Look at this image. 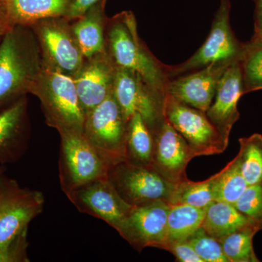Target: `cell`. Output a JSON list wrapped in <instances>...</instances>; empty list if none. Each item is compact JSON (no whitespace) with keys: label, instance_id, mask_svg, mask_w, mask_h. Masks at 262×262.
Instances as JSON below:
<instances>
[{"label":"cell","instance_id":"1","mask_svg":"<svg viewBox=\"0 0 262 262\" xmlns=\"http://www.w3.org/2000/svg\"><path fill=\"white\" fill-rule=\"evenodd\" d=\"M105 42L116 67L136 72L157 94L166 96L170 81L166 65L155 58L141 40L133 12L122 11L108 18Z\"/></svg>","mask_w":262,"mask_h":262},{"label":"cell","instance_id":"2","mask_svg":"<svg viewBox=\"0 0 262 262\" xmlns=\"http://www.w3.org/2000/svg\"><path fill=\"white\" fill-rule=\"evenodd\" d=\"M42 67L32 29L12 27L0 41V106L30 94Z\"/></svg>","mask_w":262,"mask_h":262},{"label":"cell","instance_id":"3","mask_svg":"<svg viewBox=\"0 0 262 262\" xmlns=\"http://www.w3.org/2000/svg\"><path fill=\"white\" fill-rule=\"evenodd\" d=\"M41 103L46 123L58 133L83 131L85 120L73 77L43 66L31 90Z\"/></svg>","mask_w":262,"mask_h":262},{"label":"cell","instance_id":"4","mask_svg":"<svg viewBox=\"0 0 262 262\" xmlns=\"http://www.w3.org/2000/svg\"><path fill=\"white\" fill-rule=\"evenodd\" d=\"M128 122L113 93L85 115L84 135L110 168L127 160Z\"/></svg>","mask_w":262,"mask_h":262},{"label":"cell","instance_id":"5","mask_svg":"<svg viewBox=\"0 0 262 262\" xmlns=\"http://www.w3.org/2000/svg\"><path fill=\"white\" fill-rule=\"evenodd\" d=\"M58 162L62 190L66 194L77 188L107 177L110 165L84 136L83 131H63Z\"/></svg>","mask_w":262,"mask_h":262},{"label":"cell","instance_id":"6","mask_svg":"<svg viewBox=\"0 0 262 262\" xmlns=\"http://www.w3.org/2000/svg\"><path fill=\"white\" fill-rule=\"evenodd\" d=\"M29 27L37 38L43 66L75 77L85 58L76 39L70 19L52 17L42 19Z\"/></svg>","mask_w":262,"mask_h":262},{"label":"cell","instance_id":"7","mask_svg":"<svg viewBox=\"0 0 262 262\" xmlns=\"http://www.w3.org/2000/svg\"><path fill=\"white\" fill-rule=\"evenodd\" d=\"M42 192L21 188L13 180L0 177V248H8L27 234L29 225L42 213Z\"/></svg>","mask_w":262,"mask_h":262},{"label":"cell","instance_id":"8","mask_svg":"<svg viewBox=\"0 0 262 262\" xmlns=\"http://www.w3.org/2000/svg\"><path fill=\"white\" fill-rule=\"evenodd\" d=\"M230 10V0H220L211 31L203 46L187 61L179 65L166 66L170 80L191 71L201 70L213 62L241 59L244 43L237 40L231 28Z\"/></svg>","mask_w":262,"mask_h":262},{"label":"cell","instance_id":"9","mask_svg":"<svg viewBox=\"0 0 262 262\" xmlns=\"http://www.w3.org/2000/svg\"><path fill=\"white\" fill-rule=\"evenodd\" d=\"M107 178L122 199L132 206L157 201L169 203L176 187L151 167L127 160L113 165Z\"/></svg>","mask_w":262,"mask_h":262},{"label":"cell","instance_id":"10","mask_svg":"<svg viewBox=\"0 0 262 262\" xmlns=\"http://www.w3.org/2000/svg\"><path fill=\"white\" fill-rule=\"evenodd\" d=\"M163 113L196 157L221 154L227 149L229 143L224 140L205 112L167 94L163 100Z\"/></svg>","mask_w":262,"mask_h":262},{"label":"cell","instance_id":"11","mask_svg":"<svg viewBox=\"0 0 262 262\" xmlns=\"http://www.w3.org/2000/svg\"><path fill=\"white\" fill-rule=\"evenodd\" d=\"M154 149L151 167L173 184L187 179V168L195 154L164 117L151 129Z\"/></svg>","mask_w":262,"mask_h":262},{"label":"cell","instance_id":"12","mask_svg":"<svg viewBox=\"0 0 262 262\" xmlns=\"http://www.w3.org/2000/svg\"><path fill=\"white\" fill-rule=\"evenodd\" d=\"M113 93L127 120L140 114L151 130L163 117L165 97L157 94L133 71L117 67Z\"/></svg>","mask_w":262,"mask_h":262},{"label":"cell","instance_id":"13","mask_svg":"<svg viewBox=\"0 0 262 262\" xmlns=\"http://www.w3.org/2000/svg\"><path fill=\"white\" fill-rule=\"evenodd\" d=\"M77 209L117 230L133 207L124 201L107 177L87 183L66 194Z\"/></svg>","mask_w":262,"mask_h":262},{"label":"cell","instance_id":"14","mask_svg":"<svg viewBox=\"0 0 262 262\" xmlns=\"http://www.w3.org/2000/svg\"><path fill=\"white\" fill-rule=\"evenodd\" d=\"M169 208L165 201L134 206L117 232L139 251L146 247L162 249L166 241Z\"/></svg>","mask_w":262,"mask_h":262},{"label":"cell","instance_id":"15","mask_svg":"<svg viewBox=\"0 0 262 262\" xmlns=\"http://www.w3.org/2000/svg\"><path fill=\"white\" fill-rule=\"evenodd\" d=\"M116 71V66L106 51L86 58L73 77L84 115L113 94Z\"/></svg>","mask_w":262,"mask_h":262},{"label":"cell","instance_id":"16","mask_svg":"<svg viewBox=\"0 0 262 262\" xmlns=\"http://www.w3.org/2000/svg\"><path fill=\"white\" fill-rule=\"evenodd\" d=\"M236 61L213 62L198 72L172 79L169 82L167 94L206 113L214 98L221 78L229 66Z\"/></svg>","mask_w":262,"mask_h":262},{"label":"cell","instance_id":"17","mask_svg":"<svg viewBox=\"0 0 262 262\" xmlns=\"http://www.w3.org/2000/svg\"><path fill=\"white\" fill-rule=\"evenodd\" d=\"M244 95L241 60L234 61L225 71L217 86L215 101L206 115L224 140L229 143L232 127L238 120L237 103Z\"/></svg>","mask_w":262,"mask_h":262},{"label":"cell","instance_id":"18","mask_svg":"<svg viewBox=\"0 0 262 262\" xmlns=\"http://www.w3.org/2000/svg\"><path fill=\"white\" fill-rule=\"evenodd\" d=\"M106 2H100L79 18L71 20L85 59L106 51L105 32L108 18L106 14Z\"/></svg>","mask_w":262,"mask_h":262},{"label":"cell","instance_id":"19","mask_svg":"<svg viewBox=\"0 0 262 262\" xmlns=\"http://www.w3.org/2000/svg\"><path fill=\"white\" fill-rule=\"evenodd\" d=\"M27 116L26 96L0 113V162L10 161L23 149Z\"/></svg>","mask_w":262,"mask_h":262},{"label":"cell","instance_id":"20","mask_svg":"<svg viewBox=\"0 0 262 262\" xmlns=\"http://www.w3.org/2000/svg\"><path fill=\"white\" fill-rule=\"evenodd\" d=\"M13 26L30 27L52 17H66L73 0H3Z\"/></svg>","mask_w":262,"mask_h":262},{"label":"cell","instance_id":"21","mask_svg":"<svg viewBox=\"0 0 262 262\" xmlns=\"http://www.w3.org/2000/svg\"><path fill=\"white\" fill-rule=\"evenodd\" d=\"M251 225H256L239 213L233 204L213 201L206 208L201 227L211 237L220 241L235 231Z\"/></svg>","mask_w":262,"mask_h":262},{"label":"cell","instance_id":"22","mask_svg":"<svg viewBox=\"0 0 262 262\" xmlns=\"http://www.w3.org/2000/svg\"><path fill=\"white\" fill-rule=\"evenodd\" d=\"M206 208L185 204H170L165 244L168 242L187 241L201 227Z\"/></svg>","mask_w":262,"mask_h":262},{"label":"cell","instance_id":"23","mask_svg":"<svg viewBox=\"0 0 262 262\" xmlns=\"http://www.w3.org/2000/svg\"><path fill=\"white\" fill-rule=\"evenodd\" d=\"M153 149L152 133L140 114L136 113L128 122L127 160L137 165L151 167Z\"/></svg>","mask_w":262,"mask_h":262},{"label":"cell","instance_id":"24","mask_svg":"<svg viewBox=\"0 0 262 262\" xmlns=\"http://www.w3.org/2000/svg\"><path fill=\"white\" fill-rule=\"evenodd\" d=\"M238 159L248 186L262 182V135L254 134L239 139Z\"/></svg>","mask_w":262,"mask_h":262},{"label":"cell","instance_id":"25","mask_svg":"<svg viewBox=\"0 0 262 262\" xmlns=\"http://www.w3.org/2000/svg\"><path fill=\"white\" fill-rule=\"evenodd\" d=\"M215 174L202 182H192L186 179L176 185L169 204H185L206 208L215 201Z\"/></svg>","mask_w":262,"mask_h":262},{"label":"cell","instance_id":"26","mask_svg":"<svg viewBox=\"0 0 262 262\" xmlns=\"http://www.w3.org/2000/svg\"><path fill=\"white\" fill-rule=\"evenodd\" d=\"M248 187L237 157L219 173H215V201L234 204Z\"/></svg>","mask_w":262,"mask_h":262},{"label":"cell","instance_id":"27","mask_svg":"<svg viewBox=\"0 0 262 262\" xmlns=\"http://www.w3.org/2000/svg\"><path fill=\"white\" fill-rule=\"evenodd\" d=\"M260 230L257 226H248L219 241L229 262L259 261L253 249V239Z\"/></svg>","mask_w":262,"mask_h":262},{"label":"cell","instance_id":"28","mask_svg":"<svg viewBox=\"0 0 262 262\" xmlns=\"http://www.w3.org/2000/svg\"><path fill=\"white\" fill-rule=\"evenodd\" d=\"M244 95L262 90V39L253 37L245 43L241 59Z\"/></svg>","mask_w":262,"mask_h":262},{"label":"cell","instance_id":"29","mask_svg":"<svg viewBox=\"0 0 262 262\" xmlns=\"http://www.w3.org/2000/svg\"><path fill=\"white\" fill-rule=\"evenodd\" d=\"M203 262H229L218 239L209 235L202 227L187 239Z\"/></svg>","mask_w":262,"mask_h":262},{"label":"cell","instance_id":"30","mask_svg":"<svg viewBox=\"0 0 262 262\" xmlns=\"http://www.w3.org/2000/svg\"><path fill=\"white\" fill-rule=\"evenodd\" d=\"M234 206L262 230V182L248 186Z\"/></svg>","mask_w":262,"mask_h":262},{"label":"cell","instance_id":"31","mask_svg":"<svg viewBox=\"0 0 262 262\" xmlns=\"http://www.w3.org/2000/svg\"><path fill=\"white\" fill-rule=\"evenodd\" d=\"M162 249L173 253L179 261L203 262L187 241L166 243Z\"/></svg>","mask_w":262,"mask_h":262},{"label":"cell","instance_id":"32","mask_svg":"<svg viewBox=\"0 0 262 262\" xmlns=\"http://www.w3.org/2000/svg\"><path fill=\"white\" fill-rule=\"evenodd\" d=\"M27 234H24L18 241L8 248H0V262L29 261L27 256Z\"/></svg>","mask_w":262,"mask_h":262},{"label":"cell","instance_id":"33","mask_svg":"<svg viewBox=\"0 0 262 262\" xmlns=\"http://www.w3.org/2000/svg\"><path fill=\"white\" fill-rule=\"evenodd\" d=\"M103 0H73L67 18L75 20L84 14L90 8Z\"/></svg>","mask_w":262,"mask_h":262},{"label":"cell","instance_id":"34","mask_svg":"<svg viewBox=\"0 0 262 262\" xmlns=\"http://www.w3.org/2000/svg\"><path fill=\"white\" fill-rule=\"evenodd\" d=\"M13 27L14 26L10 21L4 3L0 0V41Z\"/></svg>","mask_w":262,"mask_h":262},{"label":"cell","instance_id":"35","mask_svg":"<svg viewBox=\"0 0 262 262\" xmlns=\"http://www.w3.org/2000/svg\"><path fill=\"white\" fill-rule=\"evenodd\" d=\"M254 10V35L253 37L262 38V0H253Z\"/></svg>","mask_w":262,"mask_h":262},{"label":"cell","instance_id":"36","mask_svg":"<svg viewBox=\"0 0 262 262\" xmlns=\"http://www.w3.org/2000/svg\"><path fill=\"white\" fill-rule=\"evenodd\" d=\"M5 171V168H3V167H0V177H2V176L3 175V173H4Z\"/></svg>","mask_w":262,"mask_h":262},{"label":"cell","instance_id":"37","mask_svg":"<svg viewBox=\"0 0 262 262\" xmlns=\"http://www.w3.org/2000/svg\"><path fill=\"white\" fill-rule=\"evenodd\" d=\"M261 39H262V38H261Z\"/></svg>","mask_w":262,"mask_h":262}]
</instances>
